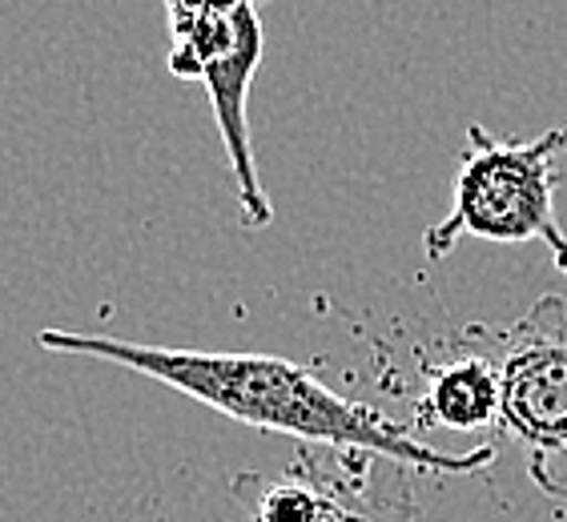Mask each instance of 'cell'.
Returning a JSON list of instances; mask_svg holds the SVG:
<instances>
[{
    "instance_id": "obj_1",
    "label": "cell",
    "mask_w": 567,
    "mask_h": 522,
    "mask_svg": "<svg viewBox=\"0 0 567 522\" xmlns=\"http://www.w3.org/2000/svg\"><path fill=\"white\" fill-rule=\"evenodd\" d=\"M37 346L65 358L110 362L121 370L162 382L194 403L218 410L241 426L266 435H290L306 447H354L394 458L411 470L431 474H475L495 462V447H475L447 455L419 442L403 422L367 403H350L330 390L310 366H298L278 354H226V349H177L145 346L113 334L85 330H41Z\"/></svg>"
},
{
    "instance_id": "obj_2",
    "label": "cell",
    "mask_w": 567,
    "mask_h": 522,
    "mask_svg": "<svg viewBox=\"0 0 567 522\" xmlns=\"http://www.w3.org/2000/svg\"><path fill=\"white\" fill-rule=\"evenodd\" d=\"M559 153H567V121L527 142L499 137L471 121L458 157L455 206L439 226L426 229V258H451L463 238L544 241L556 270L567 273V233L556 218Z\"/></svg>"
},
{
    "instance_id": "obj_3",
    "label": "cell",
    "mask_w": 567,
    "mask_h": 522,
    "mask_svg": "<svg viewBox=\"0 0 567 522\" xmlns=\"http://www.w3.org/2000/svg\"><path fill=\"white\" fill-rule=\"evenodd\" d=\"M266 0H165L169 21V56L165 65L177 81H202L214 105L221 145L238 209L246 229H266L274 221V206L258 177L250 142V85L262 65Z\"/></svg>"
},
{
    "instance_id": "obj_4",
    "label": "cell",
    "mask_w": 567,
    "mask_h": 522,
    "mask_svg": "<svg viewBox=\"0 0 567 522\" xmlns=\"http://www.w3.org/2000/svg\"><path fill=\"white\" fill-rule=\"evenodd\" d=\"M250 522H423L411 467L354 447H306L282 474H234Z\"/></svg>"
},
{
    "instance_id": "obj_5",
    "label": "cell",
    "mask_w": 567,
    "mask_h": 522,
    "mask_svg": "<svg viewBox=\"0 0 567 522\" xmlns=\"http://www.w3.org/2000/svg\"><path fill=\"white\" fill-rule=\"evenodd\" d=\"M499 422L524 450L527 474L547 499L567 502V302L544 294L499 354Z\"/></svg>"
},
{
    "instance_id": "obj_6",
    "label": "cell",
    "mask_w": 567,
    "mask_h": 522,
    "mask_svg": "<svg viewBox=\"0 0 567 522\" xmlns=\"http://www.w3.org/2000/svg\"><path fill=\"white\" fill-rule=\"evenodd\" d=\"M499 366L480 354L451 358L439 370H431L423 403H419V418L426 426H443V430H487L499 422Z\"/></svg>"
}]
</instances>
